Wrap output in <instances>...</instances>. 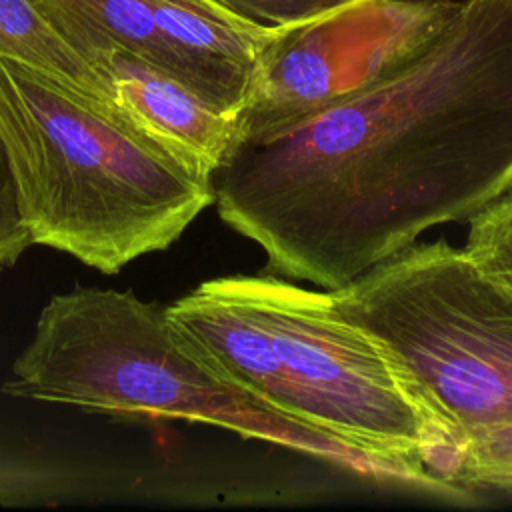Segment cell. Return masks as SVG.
<instances>
[{"instance_id":"obj_2","label":"cell","mask_w":512,"mask_h":512,"mask_svg":"<svg viewBox=\"0 0 512 512\" xmlns=\"http://www.w3.org/2000/svg\"><path fill=\"white\" fill-rule=\"evenodd\" d=\"M2 392L114 418L212 424L324 460L362 478L456 498L446 480L374 456L294 418L232 380L166 314L132 290L76 288L52 296Z\"/></svg>"},{"instance_id":"obj_11","label":"cell","mask_w":512,"mask_h":512,"mask_svg":"<svg viewBox=\"0 0 512 512\" xmlns=\"http://www.w3.org/2000/svg\"><path fill=\"white\" fill-rule=\"evenodd\" d=\"M468 220L464 250L490 280L512 296V188Z\"/></svg>"},{"instance_id":"obj_8","label":"cell","mask_w":512,"mask_h":512,"mask_svg":"<svg viewBox=\"0 0 512 512\" xmlns=\"http://www.w3.org/2000/svg\"><path fill=\"white\" fill-rule=\"evenodd\" d=\"M36 4L92 68L102 56L122 50L188 88L184 64L158 28L146 0H36Z\"/></svg>"},{"instance_id":"obj_6","label":"cell","mask_w":512,"mask_h":512,"mask_svg":"<svg viewBox=\"0 0 512 512\" xmlns=\"http://www.w3.org/2000/svg\"><path fill=\"white\" fill-rule=\"evenodd\" d=\"M460 4L352 0L304 22L272 26L232 138L278 130L390 78L438 40Z\"/></svg>"},{"instance_id":"obj_12","label":"cell","mask_w":512,"mask_h":512,"mask_svg":"<svg viewBox=\"0 0 512 512\" xmlns=\"http://www.w3.org/2000/svg\"><path fill=\"white\" fill-rule=\"evenodd\" d=\"M30 244L32 238L22 216L8 146L0 132V274L10 268Z\"/></svg>"},{"instance_id":"obj_9","label":"cell","mask_w":512,"mask_h":512,"mask_svg":"<svg viewBox=\"0 0 512 512\" xmlns=\"http://www.w3.org/2000/svg\"><path fill=\"white\" fill-rule=\"evenodd\" d=\"M0 56L108 100L100 76L62 38L36 0H0Z\"/></svg>"},{"instance_id":"obj_3","label":"cell","mask_w":512,"mask_h":512,"mask_svg":"<svg viewBox=\"0 0 512 512\" xmlns=\"http://www.w3.org/2000/svg\"><path fill=\"white\" fill-rule=\"evenodd\" d=\"M0 132L32 244L102 274L166 250L214 200L108 100L2 56Z\"/></svg>"},{"instance_id":"obj_5","label":"cell","mask_w":512,"mask_h":512,"mask_svg":"<svg viewBox=\"0 0 512 512\" xmlns=\"http://www.w3.org/2000/svg\"><path fill=\"white\" fill-rule=\"evenodd\" d=\"M226 280L264 326L282 364L286 414L454 484L456 438L390 352L334 310L330 290L302 288L276 274Z\"/></svg>"},{"instance_id":"obj_1","label":"cell","mask_w":512,"mask_h":512,"mask_svg":"<svg viewBox=\"0 0 512 512\" xmlns=\"http://www.w3.org/2000/svg\"><path fill=\"white\" fill-rule=\"evenodd\" d=\"M210 188L270 270L324 290L472 218L512 188V0H462L390 78L232 138Z\"/></svg>"},{"instance_id":"obj_14","label":"cell","mask_w":512,"mask_h":512,"mask_svg":"<svg viewBox=\"0 0 512 512\" xmlns=\"http://www.w3.org/2000/svg\"><path fill=\"white\" fill-rule=\"evenodd\" d=\"M182 2H188V4H192V6H196V8L204 10V12H208V14H212V16H216V18H220V20L230 22V24H240V26H258V24H250V22H246V20L236 18L234 14H230L226 8H222V6H220L218 2H214V0H182Z\"/></svg>"},{"instance_id":"obj_13","label":"cell","mask_w":512,"mask_h":512,"mask_svg":"<svg viewBox=\"0 0 512 512\" xmlns=\"http://www.w3.org/2000/svg\"><path fill=\"white\" fill-rule=\"evenodd\" d=\"M240 20L258 26H288L310 20L352 0H214Z\"/></svg>"},{"instance_id":"obj_7","label":"cell","mask_w":512,"mask_h":512,"mask_svg":"<svg viewBox=\"0 0 512 512\" xmlns=\"http://www.w3.org/2000/svg\"><path fill=\"white\" fill-rule=\"evenodd\" d=\"M110 104L142 136L210 178L234 134V118L214 110L192 90L144 62L116 50L94 64Z\"/></svg>"},{"instance_id":"obj_10","label":"cell","mask_w":512,"mask_h":512,"mask_svg":"<svg viewBox=\"0 0 512 512\" xmlns=\"http://www.w3.org/2000/svg\"><path fill=\"white\" fill-rule=\"evenodd\" d=\"M454 482L466 492L474 488L512 496V420L464 438Z\"/></svg>"},{"instance_id":"obj_4","label":"cell","mask_w":512,"mask_h":512,"mask_svg":"<svg viewBox=\"0 0 512 512\" xmlns=\"http://www.w3.org/2000/svg\"><path fill=\"white\" fill-rule=\"evenodd\" d=\"M458 442L512 420V296L464 248L412 244L330 290Z\"/></svg>"}]
</instances>
